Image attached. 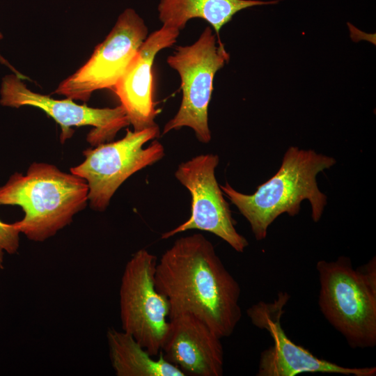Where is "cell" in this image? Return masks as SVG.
Here are the masks:
<instances>
[{
    "label": "cell",
    "instance_id": "8992f818",
    "mask_svg": "<svg viewBox=\"0 0 376 376\" xmlns=\"http://www.w3.org/2000/svg\"><path fill=\"white\" fill-rule=\"evenodd\" d=\"M159 134L157 125L140 131L127 130L122 139L83 152L84 161L71 168L70 172L86 181L93 209L105 210L116 191L130 175L164 157V146L158 141L143 148Z\"/></svg>",
    "mask_w": 376,
    "mask_h": 376
},
{
    "label": "cell",
    "instance_id": "8fae6325",
    "mask_svg": "<svg viewBox=\"0 0 376 376\" xmlns=\"http://www.w3.org/2000/svg\"><path fill=\"white\" fill-rule=\"evenodd\" d=\"M21 79L17 75H7L3 79L1 104L15 108L32 106L42 109L60 125L61 143L72 135V127H94L86 139L96 146L111 140L120 129L130 124L121 104L115 108L99 109L78 104L70 98L54 100L30 91Z\"/></svg>",
    "mask_w": 376,
    "mask_h": 376
},
{
    "label": "cell",
    "instance_id": "30bf717a",
    "mask_svg": "<svg viewBox=\"0 0 376 376\" xmlns=\"http://www.w3.org/2000/svg\"><path fill=\"white\" fill-rule=\"evenodd\" d=\"M290 299L280 292L272 302L263 301L250 306L246 314L251 323L266 330L273 345L260 354L258 376H295L305 373H340L346 375L375 376V367L348 368L319 359L304 347L294 343L281 327L284 306Z\"/></svg>",
    "mask_w": 376,
    "mask_h": 376
},
{
    "label": "cell",
    "instance_id": "7c38bea8",
    "mask_svg": "<svg viewBox=\"0 0 376 376\" xmlns=\"http://www.w3.org/2000/svg\"><path fill=\"white\" fill-rule=\"evenodd\" d=\"M180 31L162 26L141 45L135 57L112 91L118 97L134 131L157 125L153 100L152 65L157 54L172 46Z\"/></svg>",
    "mask_w": 376,
    "mask_h": 376
},
{
    "label": "cell",
    "instance_id": "5b68a950",
    "mask_svg": "<svg viewBox=\"0 0 376 376\" xmlns=\"http://www.w3.org/2000/svg\"><path fill=\"white\" fill-rule=\"evenodd\" d=\"M207 26L191 45L178 46L168 56L169 65L181 79L182 97L175 116L163 129L162 134L182 127L191 128L203 143L211 140L207 110L217 72L229 61V54L220 38Z\"/></svg>",
    "mask_w": 376,
    "mask_h": 376
},
{
    "label": "cell",
    "instance_id": "5bb4252c",
    "mask_svg": "<svg viewBox=\"0 0 376 376\" xmlns=\"http://www.w3.org/2000/svg\"><path fill=\"white\" fill-rule=\"evenodd\" d=\"M279 1L258 0H160L159 19L162 26L182 29L193 18L207 21L219 38L220 29L237 12L256 6L277 3Z\"/></svg>",
    "mask_w": 376,
    "mask_h": 376
},
{
    "label": "cell",
    "instance_id": "2e32d148",
    "mask_svg": "<svg viewBox=\"0 0 376 376\" xmlns=\"http://www.w3.org/2000/svg\"><path fill=\"white\" fill-rule=\"evenodd\" d=\"M19 231L14 224L0 220V269L3 268L4 254L15 253L19 246Z\"/></svg>",
    "mask_w": 376,
    "mask_h": 376
},
{
    "label": "cell",
    "instance_id": "277c9868",
    "mask_svg": "<svg viewBox=\"0 0 376 376\" xmlns=\"http://www.w3.org/2000/svg\"><path fill=\"white\" fill-rule=\"evenodd\" d=\"M318 304L327 321L352 348L376 345V260L354 269L347 256L316 264Z\"/></svg>",
    "mask_w": 376,
    "mask_h": 376
},
{
    "label": "cell",
    "instance_id": "3957f363",
    "mask_svg": "<svg viewBox=\"0 0 376 376\" xmlns=\"http://www.w3.org/2000/svg\"><path fill=\"white\" fill-rule=\"evenodd\" d=\"M88 201L84 179L47 163H33L26 175L15 173L0 187V205L21 207L24 217L13 224L34 242H43L69 225Z\"/></svg>",
    "mask_w": 376,
    "mask_h": 376
},
{
    "label": "cell",
    "instance_id": "6da1fadb",
    "mask_svg": "<svg viewBox=\"0 0 376 376\" xmlns=\"http://www.w3.org/2000/svg\"><path fill=\"white\" fill-rule=\"evenodd\" d=\"M155 283L168 299L169 319L191 314L221 338L241 320L240 286L202 234L174 242L157 263Z\"/></svg>",
    "mask_w": 376,
    "mask_h": 376
},
{
    "label": "cell",
    "instance_id": "4fadbf2b",
    "mask_svg": "<svg viewBox=\"0 0 376 376\" xmlns=\"http://www.w3.org/2000/svg\"><path fill=\"white\" fill-rule=\"evenodd\" d=\"M221 339L201 320L185 313L169 319L161 351L164 358L185 375L221 376L224 349Z\"/></svg>",
    "mask_w": 376,
    "mask_h": 376
},
{
    "label": "cell",
    "instance_id": "9a60e30c",
    "mask_svg": "<svg viewBox=\"0 0 376 376\" xmlns=\"http://www.w3.org/2000/svg\"><path fill=\"white\" fill-rule=\"evenodd\" d=\"M109 358L117 376H185L160 351L151 356L131 335L110 328L107 333Z\"/></svg>",
    "mask_w": 376,
    "mask_h": 376
},
{
    "label": "cell",
    "instance_id": "52a82bcc",
    "mask_svg": "<svg viewBox=\"0 0 376 376\" xmlns=\"http://www.w3.org/2000/svg\"><path fill=\"white\" fill-rule=\"evenodd\" d=\"M157 263L156 256L144 249L137 251L125 267L119 290L122 330L155 357L169 327V304L155 283Z\"/></svg>",
    "mask_w": 376,
    "mask_h": 376
},
{
    "label": "cell",
    "instance_id": "7a4b0ae2",
    "mask_svg": "<svg viewBox=\"0 0 376 376\" xmlns=\"http://www.w3.org/2000/svg\"><path fill=\"white\" fill-rule=\"evenodd\" d=\"M336 162L334 157L313 150L291 146L285 152L276 173L259 185L253 194L239 192L228 182L219 187L249 221L255 238L262 240L270 224L281 214L297 215L304 200L311 204L313 221H319L327 196L319 189L316 176Z\"/></svg>",
    "mask_w": 376,
    "mask_h": 376
},
{
    "label": "cell",
    "instance_id": "ba28073f",
    "mask_svg": "<svg viewBox=\"0 0 376 376\" xmlns=\"http://www.w3.org/2000/svg\"><path fill=\"white\" fill-rule=\"evenodd\" d=\"M147 36L143 19L132 8L125 9L90 59L63 81L54 93L72 100L87 101L95 91L113 90Z\"/></svg>",
    "mask_w": 376,
    "mask_h": 376
},
{
    "label": "cell",
    "instance_id": "9c48e42d",
    "mask_svg": "<svg viewBox=\"0 0 376 376\" xmlns=\"http://www.w3.org/2000/svg\"><path fill=\"white\" fill-rule=\"evenodd\" d=\"M219 162L218 155L206 154L178 166L175 176L190 192L191 215L184 223L163 233L162 239L196 229L217 235L240 253L249 245L246 239L236 230V221L217 181L214 172Z\"/></svg>",
    "mask_w": 376,
    "mask_h": 376
},
{
    "label": "cell",
    "instance_id": "e0dca14e",
    "mask_svg": "<svg viewBox=\"0 0 376 376\" xmlns=\"http://www.w3.org/2000/svg\"><path fill=\"white\" fill-rule=\"evenodd\" d=\"M2 38V35H1V33H0V38ZM0 61H1L3 64L7 65L8 67H10V68L13 69V68L10 65H9V64L8 63V62H7V61L1 56H0Z\"/></svg>",
    "mask_w": 376,
    "mask_h": 376
}]
</instances>
